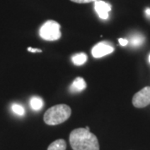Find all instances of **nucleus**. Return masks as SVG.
I'll list each match as a JSON object with an SVG mask.
<instances>
[{"instance_id": "1", "label": "nucleus", "mask_w": 150, "mask_h": 150, "mask_svg": "<svg viewBox=\"0 0 150 150\" xmlns=\"http://www.w3.org/2000/svg\"><path fill=\"white\" fill-rule=\"evenodd\" d=\"M69 143L74 150H99L96 136L83 128L74 129L70 133Z\"/></svg>"}, {"instance_id": "2", "label": "nucleus", "mask_w": 150, "mask_h": 150, "mask_svg": "<svg viewBox=\"0 0 150 150\" xmlns=\"http://www.w3.org/2000/svg\"><path fill=\"white\" fill-rule=\"evenodd\" d=\"M72 110L71 108L64 104L54 105L45 112L43 115V121L48 125H59L60 123H64L71 116Z\"/></svg>"}, {"instance_id": "3", "label": "nucleus", "mask_w": 150, "mask_h": 150, "mask_svg": "<svg viewBox=\"0 0 150 150\" xmlns=\"http://www.w3.org/2000/svg\"><path fill=\"white\" fill-rule=\"evenodd\" d=\"M40 37L47 41H55L61 37L60 25L58 22L48 20L42 25L39 30Z\"/></svg>"}, {"instance_id": "4", "label": "nucleus", "mask_w": 150, "mask_h": 150, "mask_svg": "<svg viewBox=\"0 0 150 150\" xmlns=\"http://www.w3.org/2000/svg\"><path fill=\"white\" fill-rule=\"evenodd\" d=\"M132 103L135 108H142L150 104V86H147L136 93L133 97Z\"/></svg>"}, {"instance_id": "5", "label": "nucleus", "mask_w": 150, "mask_h": 150, "mask_svg": "<svg viewBox=\"0 0 150 150\" xmlns=\"http://www.w3.org/2000/svg\"><path fill=\"white\" fill-rule=\"evenodd\" d=\"M112 52H113V48L112 46L103 42L98 43L92 48V54L96 59L102 58L103 56L111 54Z\"/></svg>"}, {"instance_id": "6", "label": "nucleus", "mask_w": 150, "mask_h": 150, "mask_svg": "<svg viewBox=\"0 0 150 150\" xmlns=\"http://www.w3.org/2000/svg\"><path fill=\"white\" fill-rule=\"evenodd\" d=\"M94 8L95 11L98 13V17L102 19H107L108 18V13L111 11L112 6L104 1L97 0L94 3Z\"/></svg>"}, {"instance_id": "7", "label": "nucleus", "mask_w": 150, "mask_h": 150, "mask_svg": "<svg viewBox=\"0 0 150 150\" xmlns=\"http://www.w3.org/2000/svg\"><path fill=\"white\" fill-rule=\"evenodd\" d=\"M86 88V82L85 80L81 78V77H78L75 79L74 81L73 84L70 87V91L71 92H80L83 89H85Z\"/></svg>"}, {"instance_id": "8", "label": "nucleus", "mask_w": 150, "mask_h": 150, "mask_svg": "<svg viewBox=\"0 0 150 150\" xmlns=\"http://www.w3.org/2000/svg\"><path fill=\"white\" fill-rule=\"evenodd\" d=\"M67 144L64 139H57L48 146V150H66Z\"/></svg>"}, {"instance_id": "9", "label": "nucleus", "mask_w": 150, "mask_h": 150, "mask_svg": "<svg viewBox=\"0 0 150 150\" xmlns=\"http://www.w3.org/2000/svg\"><path fill=\"white\" fill-rule=\"evenodd\" d=\"M30 106L33 110H40L43 106V99L39 97H33L30 99Z\"/></svg>"}, {"instance_id": "10", "label": "nucleus", "mask_w": 150, "mask_h": 150, "mask_svg": "<svg viewBox=\"0 0 150 150\" xmlns=\"http://www.w3.org/2000/svg\"><path fill=\"white\" fill-rule=\"evenodd\" d=\"M87 55L84 53H79L72 57V61L75 65H83L87 61Z\"/></svg>"}, {"instance_id": "11", "label": "nucleus", "mask_w": 150, "mask_h": 150, "mask_svg": "<svg viewBox=\"0 0 150 150\" xmlns=\"http://www.w3.org/2000/svg\"><path fill=\"white\" fill-rule=\"evenodd\" d=\"M12 110L14 113H16L17 115H19V116H23L24 115V112H25V110H24V108L20 104H18V103H13L12 105Z\"/></svg>"}, {"instance_id": "12", "label": "nucleus", "mask_w": 150, "mask_h": 150, "mask_svg": "<svg viewBox=\"0 0 150 150\" xmlns=\"http://www.w3.org/2000/svg\"><path fill=\"white\" fill-rule=\"evenodd\" d=\"M144 41V37L142 35H135L131 38V44L133 46H139L141 45Z\"/></svg>"}, {"instance_id": "13", "label": "nucleus", "mask_w": 150, "mask_h": 150, "mask_svg": "<svg viewBox=\"0 0 150 150\" xmlns=\"http://www.w3.org/2000/svg\"><path fill=\"white\" fill-rule=\"evenodd\" d=\"M74 3L76 4H88V3H92V2H95L97 0H70Z\"/></svg>"}, {"instance_id": "14", "label": "nucleus", "mask_w": 150, "mask_h": 150, "mask_svg": "<svg viewBox=\"0 0 150 150\" xmlns=\"http://www.w3.org/2000/svg\"><path fill=\"white\" fill-rule=\"evenodd\" d=\"M118 42H119L121 46H126L129 43V41L127 39H125V38H119L118 39Z\"/></svg>"}, {"instance_id": "15", "label": "nucleus", "mask_w": 150, "mask_h": 150, "mask_svg": "<svg viewBox=\"0 0 150 150\" xmlns=\"http://www.w3.org/2000/svg\"><path fill=\"white\" fill-rule=\"evenodd\" d=\"M28 51L32 52V53H42V52H43L41 49H38V48H31V47L28 48Z\"/></svg>"}, {"instance_id": "16", "label": "nucleus", "mask_w": 150, "mask_h": 150, "mask_svg": "<svg viewBox=\"0 0 150 150\" xmlns=\"http://www.w3.org/2000/svg\"><path fill=\"white\" fill-rule=\"evenodd\" d=\"M145 13H146V15L148 17H150V9L149 8H147L146 11H145Z\"/></svg>"}, {"instance_id": "17", "label": "nucleus", "mask_w": 150, "mask_h": 150, "mask_svg": "<svg viewBox=\"0 0 150 150\" xmlns=\"http://www.w3.org/2000/svg\"><path fill=\"white\" fill-rule=\"evenodd\" d=\"M85 129H87V130H89V127H88V126H87V127H86Z\"/></svg>"}, {"instance_id": "18", "label": "nucleus", "mask_w": 150, "mask_h": 150, "mask_svg": "<svg viewBox=\"0 0 150 150\" xmlns=\"http://www.w3.org/2000/svg\"><path fill=\"white\" fill-rule=\"evenodd\" d=\"M149 63H150V55H149Z\"/></svg>"}]
</instances>
